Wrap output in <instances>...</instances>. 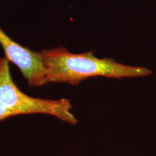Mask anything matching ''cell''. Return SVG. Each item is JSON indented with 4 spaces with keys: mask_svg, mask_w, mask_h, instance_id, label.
Wrapping results in <instances>:
<instances>
[{
    "mask_svg": "<svg viewBox=\"0 0 156 156\" xmlns=\"http://www.w3.org/2000/svg\"><path fill=\"white\" fill-rule=\"evenodd\" d=\"M0 44L5 58L19 68L30 86H41L48 83L40 52L34 51L12 41L0 28Z\"/></svg>",
    "mask_w": 156,
    "mask_h": 156,
    "instance_id": "3",
    "label": "cell"
},
{
    "mask_svg": "<svg viewBox=\"0 0 156 156\" xmlns=\"http://www.w3.org/2000/svg\"><path fill=\"white\" fill-rule=\"evenodd\" d=\"M45 77L48 83H65L77 85L90 77L122 79L144 77L151 74L146 67H132L119 63L112 58H99L93 51L72 54L64 47L40 51Z\"/></svg>",
    "mask_w": 156,
    "mask_h": 156,
    "instance_id": "1",
    "label": "cell"
},
{
    "mask_svg": "<svg viewBox=\"0 0 156 156\" xmlns=\"http://www.w3.org/2000/svg\"><path fill=\"white\" fill-rule=\"evenodd\" d=\"M9 63L7 58H0V103L12 116L43 114L51 115L70 124H77V119L71 112L73 106L68 99L39 98L22 92L13 81Z\"/></svg>",
    "mask_w": 156,
    "mask_h": 156,
    "instance_id": "2",
    "label": "cell"
}]
</instances>
